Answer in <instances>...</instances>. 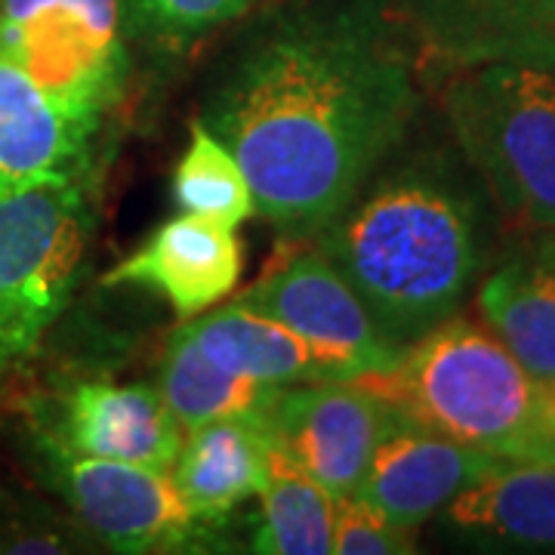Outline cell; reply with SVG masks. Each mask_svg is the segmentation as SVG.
<instances>
[{"label": "cell", "mask_w": 555, "mask_h": 555, "mask_svg": "<svg viewBox=\"0 0 555 555\" xmlns=\"http://www.w3.org/2000/svg\"><path fill=\"white\" fill-rule=\"evenodd\" d=\"M478 309L534 379H555V241L509 259L478 291Z\"/></svg>", "instance_id": "e0dca14e"}, {"label": "cell", "mask_w": 555, "mask_h": 555, "mask_svg": "<svg viewBox=\"0 0 555 555\" xmlns=\"http://www.w3.org/2000/svg\"><path fill=\"white\" fill-rule=\"evenodd\" d=\"M158 389L182 429L229 416H259L269 398L275 396L272 386L217 364L182 324L167 339Z\"/></svg>", "instance_id": "ac0fdd59"}, {"label": "cell", "mask_w": 555, "mask_h": 555, "mask_svg": "<svg viewBox=\"0 0 555 555\" xmlns=\"http://www.w3.org/2000/svg\"><path fill=\"white\" fill-rule=\"evenodd\" d=\"M334 553L401 555L414 553L408 528H398L361 494L334 496Z\"/></svg>", "instance_id": "7402d4cb"}, {"label": "cell", "mask_w": 555, "mask_h": 555, "mask_svg": "<svg viewBox=\"0 0 555 555\" xmlns=\"http://www.w3.org/2000/svg\"><path fill=\"white\" fill-rule=\"evenodd\" d=\"M318 235L398 349L454 315L478 269L469 201L426 167L371 177Z\"/></svg>", "instance_id": "7a4b0ae2"}, {"label": "cell", "mask_w": 555, "mask_h": 555, "mask_svg": "<svg viewBox=\"0 0 555 555\" xmlns=\"http://www.w3.org/2000/svg\"><path fill=\"white\" fill-rule=\"evenodd\" d=\"M254 550L266 555L334 553V494L272 448Z\"/></svg>", "instance_id": "d6986e66"}, {"label": "cell", "mask_w": 555, "mask_h": 555, "mask_svg": "<svg viewBox=\"0 0 555 555\" xmlns=\"http://www.w3.org/2000/svg\"><path fill=\"white\" fill-rule=\"evenodd\" d=\"M173 198L179 210L217 219L232 229L257 217L247 173L241 170L232 149L204 127V120H195L189 130V145L173 173Z\"/></svg>", "instance_id": "ffe728a7"}, {"label": "cell", "mask_w": 555, "mask_h": 555, "mask_svg": "<svg viewBox=\"0 0 555 555\" xmlns=\"http://www.w3.org/2000/svg\"><path fill=\"white\" fill-rule=\"evenodd\" d=\"M235 302L275 318L315 349L346 361L356 377L389 367L401 352L379 331L356 287L321 250L287 259L250 284Z\"/></svg>", "instance_id": "9c48e42d"}, {"label": "cell", "mask_w": 555, "mask_h": 555, "mask_svg": "<svg viewBox=\"0 0 555 555\" xmlns=\"http://www.w3.org/2000/svg\"><path fill=\"white\" fill-rule=\"evenodd\" d=\"M444 108L463 155L509 217L555 232V75L518 62L456 72Z\"/></svg>", "instance_id": "277c9868"}, {"label": "cell", "mask_w": 555, "mask_h": 555, "mask_svg": "<svg viewBox=\"0 0 555 555\" xmlns=\"http://www.w3.org/2000/svg\"><path fill=\"white\" fill-rule=\"evenodd\" d=\"M416 108L408 53L364 16H302L241 53L204 108L254 189L257 217L321 232L396 149Z\"/></svg>", "instance_id": "6da1fadb"}, {"label": "cell", "mask_w": 555, "mask_h": 555, "mask_svg": "<svg viewBox=\"0 0 555 555\" xmlns=\"http://www.w3.org/2000/svg\"><path fill=\"white\" fill-rule=\"evenodd\" d=\"M272 469V441L257 416L210 420L185 429L170 476L189 506L217 525L244 500L262 494Z\"/></svg>", "instance_id": "9a60e30c"}, {"label": "cell", "mask_w": 555, "mask_h": 555, "mask_svg": "<svg viewBox=\"0 0 555 555\" xmlns=\"http://www.w3.org/2000/svg\"><path fill=\"white\" fill-rule=\"evenodd\" d=\"M65 448L87 456L170 469L182 448V426L160 389L149 383L83 379L60 401L56 426H43Z\"/></svg>", "instance_id": "7c38bea8"}, {"label": "cell", "mask_w": 555, "mask_h": 555, "mask_svg": "<svg viewBox=\"0 0 555 555\" xmlns=\"http://www.w3.org/2000/svg\"><path fill=\"white\" fill-rule=\"evenodd\" d=\"M93 232L87 177L0 198V374L40 349L75 294Z\"/></svg>", "instance_id": "5b68a950"}, {"label": "cell", "mask_w": 555, "mask_h": 555, "mask_svg": "<svg viewBox=\"0 0 555 555\" xmlns=\"http://www.w3.org/2000/svg\"><path fill=\"white\" fill-rule=\"evenodd\" d=\"M31 444L47 481L93 534L120 553L189 550L210 528L189 506L170 469L78 454L40 426Z\"/></svg>", "instance_id": "52a82bcc"}, {"label": "cell", "mask_w": 555, "mask_h": 555, "mask_svg": "<svg viewBox=\"0 0 555 555\" xmlns=\"http://www.w3.org/2000/svg\"><path fill=\"white\" fill-rule=\"evenodd\" d=\"M540 420L555 448V379H540Z\"/></svg>", "instance_id": "603a6c76"}, {"label": "cell", "mask_w": 555, "mask_h": 555, "mask_svg": "<svg viewBox=\"0 0 555 555\" xmlns=\"http://www.w3.org/2000/svg\"><path fill=\"white\" fill-rule=\"evenodd\" d=\"M244 247L232 225L179 214L167 219L137 254L102 278L105 287H145L170 302L182 321L204 315L238 287Z\"/></svg>", "instance_id": "8fae6325"}, {"label": "cell", "mask_w": 555, "mask_h": 555, "mask_svg": "<svg viewBox=\"0 0 555 555\" xmlns=\"http://www.w3.org/2000/svg\"><path fill=\"white\" fill-rule=\"evenodd\" d=\"M182 327L225 371L266 383L272 389L356 377V371L346 361L321 352L309 339L278 324L275 318L254 312L241 302H229L207 315L189 318L182 321Z\"/></svg>", "instance_id": "5bb4252c"}, {"label": "cell", "mask_w": 555, "mask_h": 555, "mask_svg": "<svg viewBox=\"0 0 555 555\" xmlns=\"http://www.w3.org/2000/svg\"><path fill=\"white\" fill-rule=\"evenodd\" d=\"M401 420L503 460H546L555 448L540 420V379L491 327L441 321L383 367L352 377Z\"/></svg>", "instance_id": "3957f363"}, {"label": "cell", "mask_w": 555, "mask_h": 555, "mask_svg": "<svg viewBox=\"0 0 555 555\" xmlns=\"http://www.w3.org/2000/svg\"><path fill=\"white\" fill-rule=\"evenodd\" d=\"M96 130L0 60V198L35 182L87 173Z\"/></svg>", "instance_id": "4fadbf2b"}, {"label": "cell", "mask_w": 555, "mask_h": 555, "mask_svg": "<svg viewBox=\"0 0 555 555\" xmlns=\"http://www.w3.org/2000/svg\"><path fill=\"white\" fill-rule=\"evenodd\" d=\"M444 521L485 543L555 550V463L500 460L444 506Z\"/></svg>", "instance_id": "2e32d148"}, {"label": "cell", "mask_w": 555, "mask_h": 555, "mask_svg": "<svg viewBox=\"0 0 555 555\" xmlns=\"http://www.w3.org/2000/svg\"><path fill=\"white\" fill-rule=\"evenodd\" d=\"M278 454L334 496L356 494L392 411L356 379L281 386L257 416Z\"/></svg>", "instance_id": "ba28073f"}, {"label": "cell", "mask_w": 555, "mask_h": 555, "mask_svg": "<svg viewBox=\"0 0 555 555\" xmlns=\"http://www.w3.org/2000/svg\"><path fill=\"white\" fill-rule=\"evenodd\" d=\"M500 460L392 414L356 494L374 503L398 528L414 531L444 513L454 496L488 476Z\"/></svg>", "instance_id": "30bf717a"}, {"label": "cell", "mask_w": 555, "mask_h": 555, "mask_svg": "<svg viewBox=\"0 0 555 555\" xmlns=\"http://www.w3.org/2000/svg\"><path fill=\"white\" fill-rule=\"evenodd\" d=\"M257 0H124V16L142 38L185 50L229 22L241 20Z\"/></svg>", "instance_id": "44dd1931"}, {"label": "cell", "mask_w": 555, "mask_h": 555, "mask_svg": "<svg viewBox=\"0 0 555 555\" xmlns=\"http://www.w3.org/2000/svg\"><path fill=\"white\" fill-rule=\"evenodd\" d=\"M124 0H0V60L100 127L127 87Z\"/></svg>", "instance_id": "8992f818"}]
</instances>
